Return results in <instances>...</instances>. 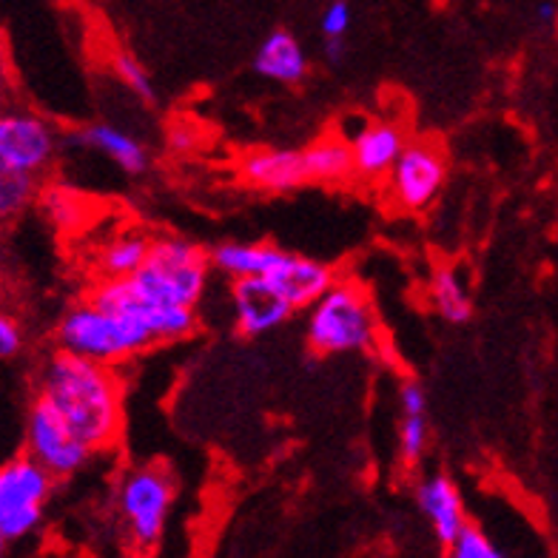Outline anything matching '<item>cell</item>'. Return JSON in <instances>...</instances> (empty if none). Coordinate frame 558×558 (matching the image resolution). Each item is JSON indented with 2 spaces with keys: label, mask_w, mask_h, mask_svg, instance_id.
<instances>
[{
  "label": "cell",
  "mask_w": 558,
  "mask_h": 558,
  "mask_svg": "<svg viewBox=\"0 0 558 558\" xmlns=\"http://www.w3.org/2000/svg\"><path fill=\"white\" fill-rule=\"evenodd\" d=\"M54 132L32 111H7L0 118V171H40L54 157Z\"/></svg>",
  "instance_id": "30bf717a"
},
{
  "label": "cell",
  "mask_w": 558,
  "mask_h": 558,
  "mask_svg": "<svg viewBox=\"0 0 558 558\" xmlns=\"http://www.w3.org/2000/svg\"><path fill=\"white\" fill-rule=\"evenodd\" d=\"M37 197V174L29 171H0V214L15 217Z\"/></svg>",
  "instance_id": "7402d4cb"
},
{
  "label": "cell",
  "mask_w": 558,
  "mask_h": 558,
  "mask_svg": "<svg viewBox=\"0 0 558 558\" xmlns=\"http://www.w3.org/2000/svg\"><path fill=\"white\" fill-rule=\"evenodd\" d=\"M111 66H114V74H118L120 81H123V86L132 88L140 100H146V104H151V100H155V86H151V81H148L146 69L140 66L132 54L114 52V58H111Z\"/></svg>",
  "instance_id": "d4e9b609"
},
{
  "label": "cell",
  "mask_w": 558,
  "mask_h": 558,
  "mask_svg": "<svg viewBox=\"0 0 558 558\" xmlns=\"http://www.w3.org/2000/svg\"><path fill=\"white\" fill-rule=\"evenodd\" d=\"M88 300L106 311H118V314L137 319L155 342H174L183 339L197 328V314L192 305H166V302H146L132 296L123 288L118 277L100 279L92 291Z\"/></svg>",
  "instance_id": "9c48e42d"
},
{
  "label": "cell",
  "mask_w": 558,
  "mask_h": 558,
  "mask_svg": "<svg viewBox=\"0 0 558 558\" xmlns=\"http://www.w3.org/2000/svg\"><path fill=\"white\" fill-rule=\"evenodd\" d=\"M319 29L325 37H345L351 29V7L345 0H333L331 7L323 12V21H319Z\"/></svg>",
  "instance_id": "4316f807"
},
{
  "label": "cell",
  "mask_w": 558,
  "mask_h": 558,
  "mask_svg": "<svg viewBox=\"0 0 558 558\" xmlns=\"http://www.w3.org/2000/svg\"><path fill=\"white\" fill-rule=\"evenodd\" d=\"M174 482L160 464L129 471L118 487V513L134 550H155L166 533Z\"/></svg>",
  "instance_id": "5b68a950"
},
{
  "label": "cell",
  "mask_w": 558,
  "mask_h": 558,
  "mask_svg": "<svg viewBox=\"0 0 558 558\" xmlns=\"http://www.w3.org/2000/svg\"><path fill=\"white\" fill-rule=\"evenodd\" d=\"M236 331L243 337H263L294 314V305L268 277H243L231 286Z\"/></svg>",
  "instance_id": "8fae6325"
},
{
  "label": "cell",
  "mask_w": 558,
  "mask_h": 558,
  "mask_svg": "<svg viewBox=\"0 0 558 558\" xmlns=\"http://www.w3.org/2000/svg\"><path fill=\"white\" fill-rule=\"evenodd\" d=\"M268 279H271L274 286L291 300V305L300 311L311 308V305L337 282V274H333L331 265L316 263V259L311 257H300V254H286L282 263L268 274Z\"/></svg>",
  "instance_id": "9a60e30c"
},
{
  "label": "cell",
  "mask_w": 558,
  "mask_h": 558,
  "mask_svg": "<svg viewBox=\"0 0 558 558\" xmlns=\"http://www.w3.org/2000/svg\"><path fill=\"white\" fill-rule=\"evenodd\" d=\"M40 211L60 228H72L81 222V197L66 192L63 185H46L44 192L37 194Z\"/></svg>",
  "instance_id": "603a6c76"
},
{
  "label": "cell",
  "mask_w": 558,
  "mask_h": 558,
  "mask_svg": "<svg viewBox=\"0 0 558 558\" xmlns=\"http://www.w3.org/2000/svg\"><path fill=\"white\" fill-rule=\"evenodd\" d=\"M376 339V311L365 288L353 279H337L311 305L308 345L319 356L365 351Z\"/></svg>",
  "instance_id": "3957f363"
},
{
  "label": "cell",
  "mask_w": 558,
  "mask_h": 558,
  "mask_svg": "<svg viewBox=\"0 0 558 558\" xmlns=\"http://www.w3.org/2000/svg\"><path fill=\"white\" fill-rule=\"evenodd\" d=\"M37 393L58 408L92 450L114 445L123 427V390L109 365L60 348L46 362Z\"/></svg>",
  "instance_id": "6da1fadb"
},
{
  "label": "cell",
  "mask_w": 558,
  "mask_h": 558,
  "mask_svg": "<svg viewBox=\"0 0 558 558\" xmlns=\"http://www.w3.org/2000/svg\"><path fill=\"white\" fill-rule=\"evenodd\" d=\"M348 140H351L356 174L365 177V180L388 177L402 157L404 146H408L404 129L399 123H390V120L362 123Z\"/></svg>",
  "instance_id": "7c38bea8"
},
{
  "label": "cell",
  "mask_w": 558,
  "mask_h": 558,
  "mask_svg": "<svg viewBox=\"0 0 558 558\" xmlns=\"http://www.w3.org/2000/svg\"><path fill=\"white\" fill-rule=\"evenodd\" d=\"M453 558H501L505 553L490 542V538L482 533L478 527H473L471 522L464 524L462 533L456 536V542L448 547Z\"/></svg>",
  "instance_id": "484cf974"
},
{
  "label": "cell",
  "mask_w": 558,
  "mask_h": 558,
  "mask_svg": "<svg viewBox=\"0 0 558 558\" xmlns=\"http://www.w3.org/2000/svg\"><path fill=\"white\" fill-rule=\"evenodd\" d=\"M430 302H434L436 314L450 325H462L473 316V302L468 294L464 279L459 277L456 268H436L430 279Z\"/></svg>",
  "instance_id": "ffe728a7"
},
{
  "label": "cell",
  "mask_w": 558,
  "mask_h": 558,
  "mask_svg": "<svg viewBox=\"0 0 558 558\" xmlns=\"http://www.w3.org/2000/svg\"><path fill=\"white\" fill-rule=\"evenodd\" d=\"M155 339L132 316L106 311L92 300L74 305L58 325V345L86 360L114 365L146 351Z\"/></svg>",
  "instance_id": "277c9868"
},
{
  "label": "cell",
  "mask_w": 558,
  "mask_h": 558,
  "mask_svg": "<svg viewBox=\"0 0 558 558\" xmlns=\"http://www.w3.org/2000/svg\"><path fill=\"white\" fill-rule=\"evenodd\" d=\"M416 505L418 510L425 513L427 524H430L436 542H439L441 547H450V544L456 542V536L462 533L464 524H468L459 487H456L453 478L445 476V473H434V476H427L418 482Z\"/></svg>",
  "instance_id": "4fadbf2b"
},
{
  "label": "cell",
  "mask_w": 558,
  "mask_h": 558,
  "mask_svg": "<svg viewBox=\"0 0 558 558\" xmlns=\"http://www.w3.org/2000/svg\"><path fill=\"white\" fill-rule=\"evenodd\" d=\"M399 408L404 416H425L427 413V393L418 383H404L399 388Z\"/></svg>",
  "instance_id": "83f0119b"
},
{
  "label": "cell",
  "mask_w": 558,
  "mask_h": 558,
  "mask_svg": "<svg viewBox=\"0 0 558 558\" xmlns=\"http://www.w3.org/2000/svg\"><path fill=\"white\" fill-rule=\"evenodd\" d=\"M54 478L29 453L0 468V542L15 544L40 527Z\"/></svg>",
  "instance_id": "8992f818"
},
{
  "label": "cell",
  "mask_w": 558,
  "mask_h": 558,
  "mask_svg": "<svg viewBox=\"0 0 558 558\" xmlns=\"http://www.w3.org/2000/svg\"><path fill=\"white\" fill-rule=\"evenodd\" d=\"M23 348V333H21V325L12 319V316H3L0 319V356L3 360H12L17 356Z\"/></svg>",
  "instance_id": "f1b7e54d"
},
{
  "label": "cell",
  "mask_w": 558,
  "mask_h": 558,
  "mask_svg": "<svg viewBox=\"0 0 558 558\" xmlns=\"http://www.w3.org/2000/svg\"><path fill=\"white\" fill-rule=\"evenodd\" d=\"M305 174L308 183H342L351 174H356L353 162V148L348 137H319L314 140L305 151Z\"/></svg>",
  "instance_id": "d6986e66"
},
{
  "label": "cell",
  "mask_w": 558,
  "mask_h": 558,
  "mask_svg": "<svg viewBox=\"0 0 558 558\" xmlns=\"http://www.w3.org/2000/svg\"><path fill=\"white\" fill-rule=\"evenodd\" d=\"M169 146L174 148V151H192L194 146H197V134H194V129L189 123H177L169 129Z\"/></svg>",
  "instance_id": "f546056e"
},
{
  "label": "cell",
  "mask_w": 558,
  "mask_h": 558,
  "mask_svg": "<svg viewBox=\"0 0 558 558\" xmlns=\"http://www.w3.org/2000/svg\"><path fill=\"white\" fill-rule=\"evenodd\" d=\"M536 21L542 23V26H556V21H558V3H556V0H542V3H538Z\"/></svg>",
  "instance_id": "1f68e13d"
},
{
  "label": "cell",
  "mask_w": 558,
  "mask_h": 558,
  "mask_svg": "<svg viewBox=\"0 0 558 558\" xmlns=\"http://www.w3.org/2000/svg\"><path fill=\"white\" fill-rule=\"evenodd\" d=\"M208 268H211V254H206L199 245L180 236H160L151 243L146 263L132 277L118 279L137 300L197 308L199 296L206 291Z\"/></svg>",
  "instance_id": "7a4b0ae2"
},
{
  "label": "cell",
  "mask_w": 558,
  "mask_h": 558,
  "mask_svg": "<svg viewBox=\"0 0 558 558\" xmlns=\"http://www.w3.org/2000/svg\"><path fill=\"white\" fill-rule=\"evenodd\" d=\"M77 143L95 151H104L109 160H114L125 174H143L148 169V148L132 137L129 132H120L109 123L86 125L77 132Z\"/></svg>",
  "instance_id": "ac0fdd59"
},
{
  "label": "cell",
  "mask_w": 558,
  "mask_h": 558,
  "mask_svg": "<svg viewBox=\"0 0 558 558\" xmlns=\"http://www.w3.org/2000/svg\"><path fill=\"white\" fill-rule=\"evenodd\" d=\"M448 180V160L434 140H411L388 174L390 199L402 211H425Z\"/></svg>",
  "instance_id": "ba28073f"
},
{
  "label": "cell",
  "mask_w": 558,
  "mask_h": 558,
  "mask_svg": "<svg viewBox=\"0 0 558 558\" xmlns=\"http://www.w3.org/2000/svg\"><path fill=\"white\" fill-rule=\"evenodd\" d=\"M151 243L146 234L140 231H125L118 240H111L104 251H100V259H97V268H100V277H132L140 265L146 263Z\"/></svg>",
  "instance_id": "44dd1931"
},
{
  "label": "cell",
  "mask_w": 558,
  "mask_h": 558,
  "mask_svg": "<svg viewBox=\"0 0 558 558\" xmlns=\"http://www.w3.org/2000/svg\"><path fill=\"white\" fill-rule=\"evenodd\" d=\"M254 69L263 77L277 83H300L308 72V58L296 44V37L286 29H274L265 37L254 58Z\"/></svg>",
  "instance_id": "2e32d148"
},
{
  "label": "cell",
  "mask_w": 558,
  "mask_h": 558,
  "mask_svg": "<svg viewBox=\"0 0 558 558\" xmlns=\"http://www.w3.org/2000/svg\"><path fill=\"white\" fill-rule=\"evenodd\" d=\"M325 58H328V63H342V58H345V37H325Z\"/></svg>",
  "instance_id": "4dcf8cb0"
},
{
  "label": "cell",
  "mask_w": 558,
  "mask_h": 558,
  "mask_svg": "<svg viewBox=\"0 0 558 558\" xmlns=\"http://www.w3.org/2000/svg\"><path fill=\"white\" fill-rule=\"evenodd\" d=\"M26 453L44 464L52 476L66 478L81 471L95 450L74 434V427L60 416L49 399L37 393L26 416Z\"/></svg>",
  "instance_id": "52a82bcc"
},
{
  "label": "cell",
  "mask_w": 558,
  "mask_h": 558,
  "mask_svg": "<svg viewBox=\"0 0 558 558\" xmlns=\"http://www.w3.org/2000/svg\"><path fill=\"white\" fill-rule=\"evenodd\" d=\"M286 254L268 243H222L211 251V265L231 279L268 277Z\"/></svg>",
  "instance_id": "e0dca14e"
},
{
  "label": "cell",
  "mask_w": 558,
  "mask_h": 558,
  "mask_svg": "<svg viewBox=\"0 0 558 558\" xmlns=\"http://www.w3.org/2000/svg\"><path fill=\"white\" fill-rule=\"evenodd\" d=\"M427 450V418L425 416H404L399 425V456L402 462L411 464L422 462Z\"/></svg>",
  "instance_id": "cb8c5ba5"
},
{
  "label": "cell",
  "mask_w": 558,
  "mask_h": 558,
  "mask_svg": "<svg viewBox=\"0 0 558 558\" xmlns=\"http://www.w3.org/2000/svg\"><path fill=\"white\" fill-rule=\"evenodd\" d=\"M240 174L259 192H294L308 183L302 151L291 148H257L240 162Z\"/></svg>",
  "instance_id": "5bb4252c"
}]
</instances>
